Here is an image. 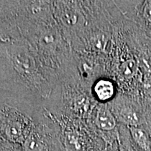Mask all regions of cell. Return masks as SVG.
<instances>
[{
  "mask_svg": "<svg viewBox=\"0 0 151 151\" xmlns=\"http://www.w3.org/2000/svg\"><path fill=\"white\" fill-rule=\"evenodd\" d=\"M1 61L9 63L12 73L17 76L16 78L22 81L21 84L32 86L41 95L46 96L49 91L47 82L29 49L17 44L6 46L1 43Z\"/></svg>",
  "mask_w": 151,
  "mask_h": 151,
  "instance_id": "1",
  "label": "cell"
},
{
  "mask_svg": "<svg viewBox=\"0 0 151 151\" xmlns=\"http://www.w3.org/2000/svg\"><path fill=\"white\" fill-rule=\"evenodd\" d=\"M27 122L22 118L14 117L1 121V132L9 141L14 143H23L27 136Z\"/></svg>",
  "mask_w": 151,
  "mask_h": 151,
  "instance_id": "2",
  "label": "cell"
},
{
  "mask_svg": "<svg viewBox=\"0 0 151 151\" xmlns=\"http://www.w3.org/2000/svg\"><path fill=\"white\" fill-rule=\"evenodd\" d=\"M116 88L113 81L106 78L98 80L93 86V93L100 101H107L114 97Z\"/></svg>",
  "mask_w": 151,
  "mask_h": 151,
  "instance_id": "3",
  "label": "cell"
},
{
  "mask_svg": "<svg viewBox=\"0 0 151 151\" xmlns=\"http://www.w3.org/2000/svg\"><path fill=\"white\" fill-rule=\"evenodd\" d=\"M95 124L102 131H111L116 127V118L110 109L101 106L96 115Z\"/></svg>",
  "mask_w": 151,
  "mask_h": 151,
  "instance_id": "4",
  "label": "cell"
},
{
  "mask_svg": "<svg viewBox=\"0 0 151 151\" xmlns=\"http://www.w3.org/2000/svg\"><path fill=\"white\" fill-rule=\"evenodd\" d=\"M59 18L60 21L66 27H74L79 24H81L82 16L76 9L69 6H62L60 8Z\"/></svg>",
  "mask_w": 151,
  "mask_h": 151,
  "instance_id": "5",
  "label": "cell"
},
{
  "mask_svg": "<svg viewBox=\"0 0 151 151\" xmlns=\"http://www.w3.org/2000/svg\"><path fill=\"white\" fill-rule=\"evenodd\" d=\"M117 114L119 120L127 124L128 127H138L141 124L140 115L132 106H122L118 109Z\"/></svg>",
  "mask_w": 151,
  "mask_h": 151,
  "instance_id": "6",
  "label": "cell"
},
{
  "mask_svg": "<svg viewBox=\"0 0 151 151\" xmlns=\"http://www.w3.org/2000/svg\"><path fill=\"white\" fill-rule=\"evenodd\" d=\"M130 134L138 148L142 151H151V138L146 130L138 127H129Z\"/></svg>",
  "mask_w": 151,
  "mask_h": 151,
  "instance_id": "7",
  "label": "cell"
},
{
  "mask_svg": "<svg viewBox=\"0 0 151 151\" xmlns=\"http://www.w3.org/2000/svg\"><path fill=\"white\" fill-rule=\"evenodd\" d=\"M24 151H46L45 143L37 134L30 133L23 142Z\"/></svg>",
  "mask_w": 151,
  "mask_h": 151,
  "instance_id": "8",
  "label": "cell"
},
{
  "mask_svg": "<svg viewBox=\"0 0 151 151\" xmlns=\"http://www.w3.org/2000/svg\"><path fill=\"white\" fill-rule=\"evenodd\" d=\"M64 146L66 151H82V139L77 132H68L64 137Z\"/></svg>",
  "mask_w": 151,
  "mask_h": 151,
  "instance_id": "9",
  "label": "cell"
},
{
  "mask_svg": "<svg viewBox=\"0 0 151 151\" xmlns=\"http://www.w3.org/2000/svg\"><path fill=\"white\" fill-rule=\"evenodd\" d=\"M120 74L124 78L131 79L137 75L138 67L134 60H128L122 62L120 67Z\"/></svg>",
  "mask_w": 151,
  "mask_h": 151,
  "instance_id": "10",
  "label": "cell"
},
{
  "mask_svg": "<svg viewBox=\"0 0 151 151\" xmlns=\"http://www.w3.org/2000/svg\"><path fill=\"white\" fill-rule=\"evenodd\" d=\"M141 13L145 21L151 25V1H143Z\"/></svg>",
  "mask_w": 151,
  "mask_h": 151,
  "instance_id": "11",
  "label": "cell"
},
{
  "mask_svg": "<svg viewBox=\"0 0 151 151\" xmlns=\"http://www.w3.org/2000/svg\"><path fill=\"white\" fill-rule=\"evenodd\" d=\"M120 151H129L127 150L125 147H124L123 146H120Z\"/></svg>",
  "mask_w": 151,
  "mask_h": 151,
  "instance_id": "12",
  "label": "cell"
}]
</instances>
